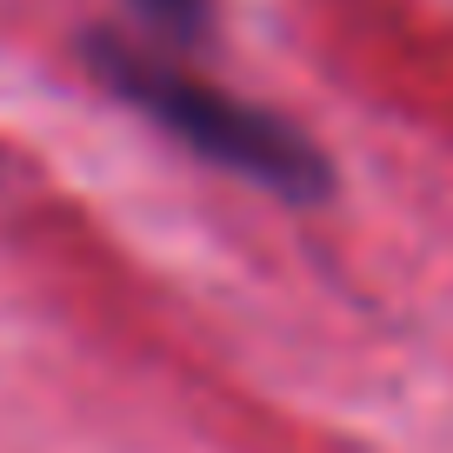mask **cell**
Segmentation results:
<instances>
[{
    "instance_id": "cell-1",
    "label": "cell",
    "mask_w": 453,
    "mask_h": 453,
    "mask_svg": "<svg viewBox=\"0 0 453 453\" xmlns=\"http://www.w3.org/2000/svg\"><path fill=\"white\" fill-rule=\"evenodd\" d=\"M94 54V73L127 100L141 120H154L167 141H180L187 154H200L207 167L234 173V180L260 187V194L280 200H313L326 187V160L294 120H280L273 107L247 94H226L207 73L180 67V60L154 54V47L113 41V34H94L87 41Z\"/></svg>"
},
{
    "instance_id": "cell-2",
    "label": "cell",
    "mask_w": 453,
    "mask_h": 453,
    "mask_svg": "<svg viewBox=\"0 0 453 453\" xmlns=\"http://www.w3.org/2000/svg\"><path fill=\"white\" fill-rule=\"evenodd\" d=\"M134 14H141L160 41L187 47V41H200V27H207V0H134Z\"/></svg>"
}]
</instances>
